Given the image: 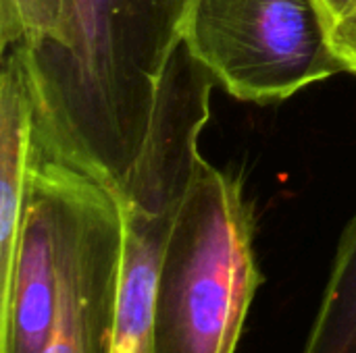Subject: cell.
<instances>
[{"label": "cell", "instance_id": "cell-1", "mask_svg": "<svg viewBox=\"0 0 356 353\" xmlns=\"http://www.w3.org/2000/svg\"><path fill=\"white\" fill-rule=\"evenodd\" d=\"M190 2L63 0L56 31L38 44H19L42 154L121 187L146 139Z\"/></svg>", "mask_w": 356, "mask_h": 353}, {"label": "cell", "instance_id": "cell-2", "mask_svg": "<svg viewBox=\"0 0 356 353\" xmlns=\"http://www.w3.org/2000/svg\"><path fill=\"white\" fill-rule=\"evenodd\" d=\"M261 285L242 181L202 158L163 252L154 353H238Z\"/></svg>", "mask_w": 356, "mask_h": 353}, {"label": "cell", "instance_id": "cell-3", "mask_svg": "<svg viewBox=\"0 0 356 353\" xmlns=\"http://www.w3.org/2000/svg\"><path fill=\"white\" fill-rule=\"evenodd\" d=\"M211 71L181 40L161 77L146 139L117 189L123 210V260L113 353H154V302L163 252L194 179L200 133L211 119Z\"/></svg>", "mask_w": 356, "mask_h": 353}, {"label": "cell", "instance_id": "cell-4", "mask_svg": "<svg viewBox=\"0 0 356 353\" xmlns=\"http://www.w3.org/2000/svg\"><path fill=\"white\" fill-rule=\"evenodd\" d=\"M181 40L242 102H282L344 73L317 0H192Z\"/></svg>", "mask_w": 356, "mask_h": 353}, {"label": "cell", "instance_id": "cell-5", "mask_svg": "<svg viewBox=\"0 0 356 353\" xmlns=\"http://www.w3.org/2000/svg\"><path fill=\"white\" fill-rule=\"evenodd\" d=\"M42 160L58 233L56 318L42 353H113L123 260L119 193L75 164L46 154Z\"/></svg>", "mask_w": 356, "mask_h": 353}, {"label": "cell", "instance_id": "cell-6", "mask_svg": "<svg viewBox=\"0 0 356 353\" xmlns=\"http://www.w3.org/2000/svg\"><path fill=\"white\" fill-rule=\"evenodd\" d=\"M58 300V233L50 179L38 150L17 243L8 316L0 353H42L54 327Z\"/></svg>", "mask_w": 356, "mask_h": 353}, {"label": "cell", "instance_id": "cell-7", "mask_svg": "<svg viewBox=\"0 0 356 353\" xmlns=\"http://www.w3.org/2000/svg\"><path fill=\"white\" fill-rule=\"evenodd\" d=\"M38 158L35 104L23 48L2 52L0 75V327L8 316L17 243Z\"/></svg>", "mask_w": 356, "mask_h": 353}, {"label": "cell", "instance_id": "cell-8", "mask_svg": "<svg viewBox=\"0 0 356 353\" xmlns=\"http://www.w3.org/2000/svg\"><path fill=\"white\" fill-rule=\"evenodd\" d=\"M302 353H356V212L340 237Z\"/></svg>", "mask_w": 356, "mask_h": 353}, {"label": "cell", "instance_id": "cell-9", "mask_svg": "<svg viewBox=\"0 0 356 353\" xmlns=\"http://www.w3.org/2000/svg\"><path fill=\"white\" fill-rule=\"evenodd\" d=\"M60 15L63 0H0V52L46 40L56 31Z\"/></svg>", "mask_w": 356, "mask_h": 353}, {"label": "cell", "instance_id": "cell-10", "mask_svg": "<svg viewBox=\"0 0 356 353\" xmlns=\"http://www.w3.org/2000/svg\"><path fill=\"white\" fill-rule=\"evenodd\" d=\"M332 46L344 67V73L356 75V8L334 25Z\"/></svg>", "mask_w": 356, "mask_h": 353}, {"label": "cell", "instance_id": "cell-11", "mask_svg": "<svg viewBox=\"0 0 356 353\" xmlns=\"http://www.w3.org/2000/svg\"><path fill=\"white\" fill-rule=\"evenodd\" d=\"M317 2H319L332 29L338 21H342L350 10L356 8V0H317Z\"/></svg>", "mask_w": 356, "mask_h": 353}]
</instances>
